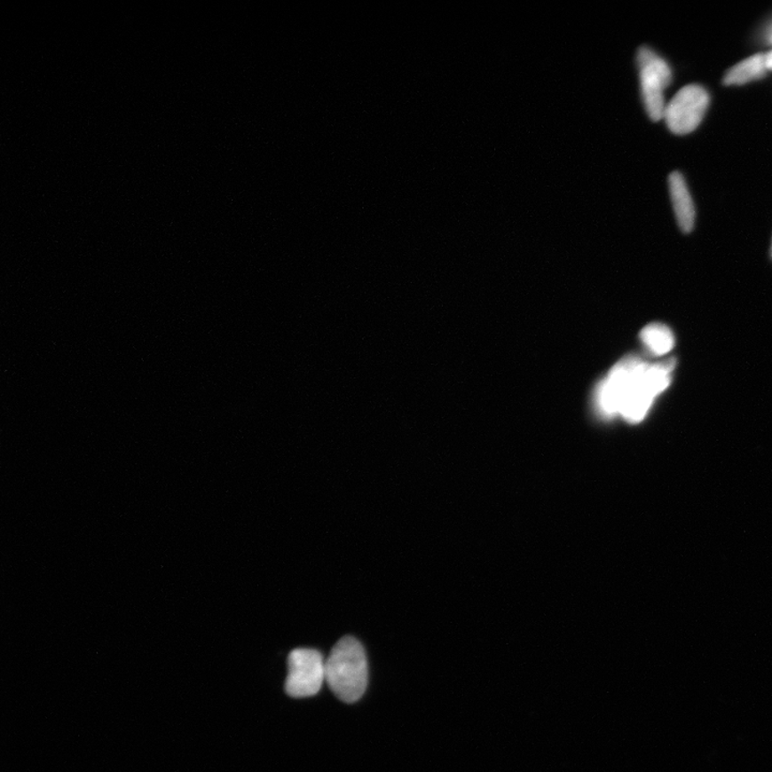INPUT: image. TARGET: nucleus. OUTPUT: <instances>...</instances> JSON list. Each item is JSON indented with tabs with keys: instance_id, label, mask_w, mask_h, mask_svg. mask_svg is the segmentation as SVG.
Here are the masks:
<instances>
[{
	"instance_id": "obj_1",
	"label": "nucleus",
	"mask_w": 772,
	"mask_h": 772,
	"mask_svg": "<svg viewBox=\"0 0 772 772\" xmlns=\"http://www.w3.org/2000/svg\"><path fill=\"white\" fill-rule=\"evenodd\" d=\"M675 359L648 364L637 357L622 359L599 386L596 406L606 416L621 415L632 423L645 418L657 396L671 384Z\"/></svg>"
},
{
	"instance_id": "obj_2",
	"label": "nucleus",
	"mask_w": 772,
	"mask_h": 772,
	"mask_svg": "<svg viewBox=\"0 0 772 772\" xmlns=\"http://www.w3.org/2000/svg\"><path fill=\"white\" fill-rule=\"evenodd\" d=\"M326 681L344 703H355L363 697L368 684V662L357 638L344 636L334 646L326 660Z\"/></svg>"
},
{
	"instance_id": "obj_3",
	"label": "nucleus",
	"mask_w": 772,
	"mask_h": 772,
	"mask_svg": "<svg viewBox=\"0 0 772 772\" xmlns=\"http://www.w3.org/2000/svg\"><path fill=\"white\" fill-rule=\"evenodd\" d=\"M636 59L642 102L647 114L653 122L661 121L666 106L664 91L671 85L673 79L671 67L647 46H642L638 50Z\"/></svg>"
},
{
	"instance_id": "obj_4",
	"label": "nucleus",
	"mask_w": 772,
	"mask_h": 772,
	"mask_svg": "<svg viewBox=\"0 0 772 772\" xmlns=\"http://www.w3.org/2000/svg\"><path fill=\"white\" fill-rule=\"evenodd\" d=\"M326 681V660L321 652L298 648L288 658L286 691L291 697H313Z\"/></svg>"
},
{
	"instance_id": "obj_5",
	"label": "nucleus",
	"mask_w": 772,
	"mask_h": 772,
	"mask_svg": "<svg viewBox=\"0 0 772 772\" xmlns=\"http://www.w3.org/2000/svg\"><path fill=\"white\" fill-rule=\"evenodd\" d=\"M708 91L701 85L684 86L666 106L664 120L669 130L688 135L699 126L709 106Z\"/></svg>"
},
{
	"instance_id": "obj_6",
	"label": "nucleus",
	"mask_w": 772,
	"mask_h": 772,
	"mask_svg": "<svg viewBox=\"0 0 772 772\" xmlns=\"http://www.w3.org/2000/svg\"><path fill=\"white\" fill-rule=\"evenodd\" d=\"M668 184L678 225L684 233H689L694 228L695 208L686 180L681 173L675 171L669 177Z\"/></svg>"
},
{
	"instance_id": "obj_7",
	"label": "nucleus",
	"mask_w": 772,
	"mask_h": 772,
	"mask_svg": "<svg viewBox=\"0 0 772 772\" xmlns=\"http://www.w3.org/2000/svg\"><path fill=\"white\" fill-rule=\"evenodd\" d=\"M766 71L764 54L753 55L730 68L724 76L723 83L727 86L744 85L763 79Z\"/></svg>"
},
{
	"instance_id": "obj_8",
	"label": "nucleus",
	"mask_w": 772,
	"mask_h": 772,
	"mask_svg": "<svg viewBox=\"0 0 772 772\" xmlns=\"http://www.w3.org/2000/svg\"><path fill=\"white\" fill-rule=\"evenodd\" d=\"M641 339L648 351L656 357H663L675 346V338L671 328L661 323H653L643 328Z\"/></svg>"
},
{
	"instance_id": "obj_9",
	"label": "nucleus",
	"mask_w": 772,
	"mask_h": 772,
	"mask_svg": "<svg viewBox=\"0 0 772 772\" xmlns=\"http://www.w3.org/2000/svg\"><path fill=\"white\" fill-rule=\"evenodd\" d=\"M767 70H772V51L764 55Z\"/></svg>"
},
{
	"instance_id": "obj_10",
	"label": "nucleus",
	"mask_w": 772,
	"mask_h": 772,
	"mask_svg": "<svg viewBox=\"0 0 772 772\" xmlns=\"http://www.w3.org/2000/svg\"><path fill=\"white\" fill-rule=\"evenodd\" d=\"M768 38H769V40H770L771 43H772V28H771L770 32H769V34H768Z\"/></svg>"
}]
</instances>
